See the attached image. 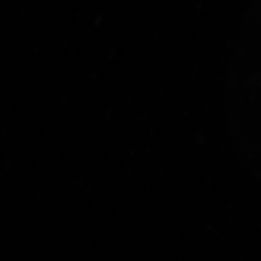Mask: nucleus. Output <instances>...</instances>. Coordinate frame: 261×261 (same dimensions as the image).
<instances>
[]
</instances>
